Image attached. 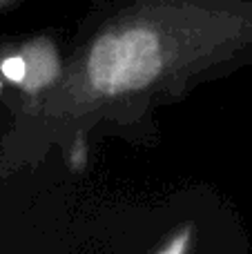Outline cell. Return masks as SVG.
I'll return each instance as SVG.
<instances>
[{
    "label": "cell",
    "mask_w": 252,
    "mask_h": 254,
    "mask_svg": "<svg viewBox=\"0 0 252 254\" xmlns=\"http://www.w3.org/2000/svg\"><path fill=\"white\" fill-rule=\"evenodd\" d=\"M161 71V40L150 27L107 31L92 45L89 80L96 89L119 94L145 87Z\"/></svg>",
    "instance_id": "1"
},
{
    "label": "cell",
    "mask_w": 252,
    "mask_h": 254,
    "mask_svg": "<svg viewBox=\"0 0 252 254\" xmlns=\"http://www.w3.org/2000/svg\"><path fill=\"white\" fill-rule=\"evenodd\" d=\"M0 69H2V74L7 76L9 80L20 83V80H25V76H27V63L22 61V58H7Z\"/></svg>",
    "instance_id": "2"
},
{
    "label": "cell",
    "mask_w": 252,
    "mask_h": 254,
    "mask_svg": "<svg viewBox=\"0 0 252 254\" xmlns=\"http://www.w3.org/2000/svg\"><path fill=\"white\" fill-rule=\"evenodd\" d=\"M183 248H186V234H183V237H179L177 241L168 248V250H163L161 254H183Z\"/></svg>",
    "instance_id": "3"
},
{
    "label": "cell",
    "mask_w": 252,
    "mask_h": 254,
    "mask_svg": "<svg viewBox=\"0 0 252 254\" xmlns=\"http://www.w3.org/2000/svg\"><path fill=\"white\" fill-rule=\"evenodd\" d=\"M9 2V0H0V7H2V4H7Z\"/></svg>",
    "instance_id": "4"
}]
</instances>
